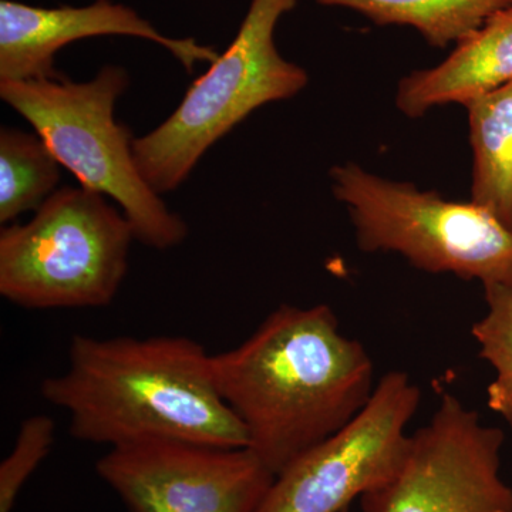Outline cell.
I'll return each mask as SVG.
<instances>
[{
	"mask_svg": "<svg viewBox=\"0 0 512 512\" xmlns=\"http://www.w3.org/2000/svg\"><path fill=\"white\" fill-rule=\"evenodd\" d=\"M298 0H251L237 36L191 84L180 106L146 136L134 138V161L157 194L177 190L217 141L259 107L291 99L308 73L284 59L275 29Z\"/></svg>",
	"mask_w": 512,
	"mask_h": 512,
	"instance_id": "obj_5",
	"label": "cell"
},
{
	"mask_svg": "<svg viewBox=\"0 0 512 512\" xmlns=\"http://www.w3.org/2000/svg\"><path fill=\"white\" fill-rule=\"evenodd\" d=\"M222 399L248 447L275 476L335 431L375 392L365 346L328 305H281L237 348L212 355Z\"/></svg>",
	"mask_w": 512,
	"mask_h": 512,
	"instance_id": "obj_1",
	"label": "cell"
},
{
	"mask_svg": "<svg viewBox=\"0 0 512 512\" xmlns=\"http://www.w3.org/2000/svg\"><path fill=\"white\" fill-rule=\"evenodd\" d=\"M55 154L39 134L19 128L0 130V222L36 211L55 194L60 181Z\"/></svg>",
	"mask_w": 512,
	"mask_h": 512,
	"instance_id": "obj_14",
	"label": "cell"
},
{
	"mask_svg": "<svg viewBox=\"0 0 512 512\" xmlns=\"http://www.w3.org/2000/svg\"><path fill=\"white\" fill-rule=\"evenodd\" d=\"M332 190L363 252H394L429 274H451L483 288L512 286V231L474 202L387 180L346 163L332 168Z\"/></svg>",
	"mask_w": 512,
	"mask_h": 512,
	"instance_id": "obj_6",
	"label": "cell"
},
{
	"mask_svg": "<svg viewBox=\"0 0 512 512\" xmlns=\"http://www.w3.org/2000/svg\"><path fill=\"white\" fill-rule=\"evenodd\" d=\"M40 392L67 413L74 439L87 443L248 447L215 383L211 353L185 336L74 335L66 370L46 377Z\"/></svg>",
	"mask_w": 512,
	"mask_h": 512,
	"instance_id": "obj_2",
	"label": "cell"
},
{
	"mask_svg": "<svg viewBox=\"0 0 512 512\" xmlns=\"http://www.w3.org/2000/svg\"><path fill=\"white\" fill-rule=\"evenodd\" d=\"M128 86L127 70L106 64L89 82L64 76L0 82V97L35 128L82 187L116 202L136 241L167 251L183 244L188 225L144 180L134 161L136 137L114 119V107Z\"/></svg>",
	"mask_w": 512,
	"mask_h": 512,
	"instance_id": "obj_3",
	"label": "cell"
},
{
	"mask_svg": "<svg viewBox=\"0 0 512 512\" xmlns=\"http://www.w3.org/2000/svg\"><path fill=\"white\" fill-rule=\"evenodd\" d=\"M96 471L127 512H259L275 480L247 447L180 441L109 448Z\"/></svg>",
	"mask_w": 512,
	"mask_h": 512,
	"instance_id": "obj_9",
	"label": "cell"
},
{
	"mask_svg": "<svg viewBox=\"0 0 512 512\" xmlns=\"http://www.w3.org/2000/svg\"><path fill=\"white\" fill-rule=\"evenodd\" d=\"M420 402V387L407 373L380 377L349 423L275 476L259 512H342L389 483L406 461L407 426Z\"/></svg>",
	"mask_w": 512,
	"mask_h": 512,
	"instance_id": "obj_7",
	"label": "cell"
},
{
	"mask_svg": "<svg viewBox=\"0 0 512 512\" xmlns=\"http://www.w3.org/2000/svg\"><path fill=\"white\" fill-rule=\"evenodd\" d=\"M464 107L473 150L471 202L512 231V82Z\"/></svg>",
	"mask_w": 512,
	"mask_h": 512,
	"instance_id": "obj_12",
	"label": "cell"
},
{
	"mask_svg": "<svg viewBox=\"0 0 512 512\" xmlns=\"http://www.w3.org/2000/svg\"><path fill=\"white\" fill-rule=\"evenodd\" d=\"M97 36H130L164 47L188 73L195 64L214 63L217 50L195 39L163 35L136 10L111 0L92 5L37 8L25 3L0 2V82L60 79L57 52L77 40Z\"/></svg>",
	"mask_w": 512,
	"mask_h": 512,
	"instance_id": "obj_10",
	"label": "cell"
},
{
	"mask_svg": "<svg viewBox=\"0 0 512 512\" xmlns=\"http://www.w3.org/2000/svg\"><path fill=\"white\" fill-rule=\"evenodd\" d=\"M512 82V5L498 10L480 28L456 43L446 60L404 77L397 109L407 117L434 107L463 104Z\"/></svg>",
	"mask_w": 512,
	"mask_h": 512,
	"instance_id": "obj_11",
	"label": "cell"
},
{
	"mask_svg": "<svg viewBox=\"0 0 512 512\" xmlns=\"http://www.w3.org/2000/svg\"><path fill=\"white\" fill-rule=\"evenodd\" d=\"M504 440L503 430L444 393L429 423L410 434L396 477L360 498L363 512H512Z\"/></svg>",
	"mask_w": 512,
	"mask_h": 512,
	"instance_id": "obj_8",
	"label": "cell"
},
{
	"mask_svg": "<svg viewBox=\"0 0 512 512\" xmlns=\"http://www.w3.org/2000/svg\"><path fill=\"white\" fill-rule=\"evenodd\" d=\"M136 241L126 215L90 188L64 187L0 232V295L23 309L104 308Z\"/></svg>",
	"mask_w": 512,
	"mask_h": 512,
	"instance_id": "obj_4",
	"label": "cell"
},
{
	"mask_svg": "<svg viewBox=\"0 0 512 512\" xmlns=\"http://www.w3.org/2000/svg\"><path fill=\"white\" fill-rule=\"evenodd\" d=\"M362 13L377 25L410 26L434 47H447L473 33L512 0H316Z\"/></svg>",
	"mask_w": 512,
	"mask_h": 512,
	"instance_id": "obj_13",
	"label": "cell"
},
{
	"mask_svg": "<svg viewBox=\"0 0 512 512\" xmlns=\"http://www.w3.org/2000/svg\"><path fill=\"white\" fill-rule=\"evenodd\" d=\"M55 439V420L45 414L20 424L15 446L0 464V512H12L23 485L49 456Z\"/></svg>",
	"mask_w": 512,
	"mask_h": 512,
	"instance_id": "obj_16",
	"label": "cell"
},
{
	"mask_svg": "<svg viewBox=\"0 0 512 512\" xmlns=\"http://www.w3.org/2000/svg\"><path fill=\"white\" fill-rule=\"evenodd\" d=\"M487 312L471 328L480 356L494 370L487 406L512 429V286L484 288Z\"/></svg>",
	"mask_w": 512,
	"mask_h": 512,
	"instance_id": "obj_15",
	"label": "cell"
}]
</instances>
